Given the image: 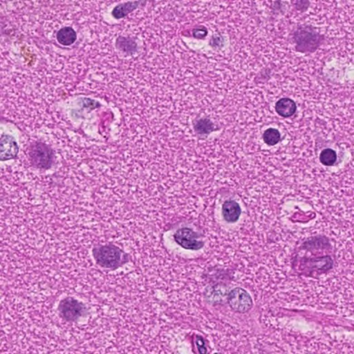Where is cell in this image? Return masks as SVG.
I'll return each instance as SVG.
<instances>
[{"mask_svg":"<svg viewBox=\"0 0 354 354\" xmlns=\"http://www.w3.org/2000/svg\"><path fill=\"white\" fill-rule=\"evenodd\" d=\"M92 254L98 265L105 269H116L128 261L127 254L114 245L95 247Z\"/></svg>","mask_w":354,"mask_h":354,"instance_id":"1","label":"cell"},{"mask_svg":"<svg viewBox=\"0 0 354 354\" xmlns=\"http://www.w3.org/2000/svg\"><path fill=\"white\" fill-rule=\"evenodd\" d=\"M30 164L38 169L49 170L54 162V154L51 147L45 143H33L28 150Z\"/></svg>","mask_w":354,"mask_h":354,"instance_id":"2","label":"cell"},{"mask_svg":"<svg viewBox=\"0 0 354 354\" xmlns=\"http://www.w3.org/2000/svg\"><path fill=\"white\" fill-rule=\"evenodd\" d=\"M227 302L234 313L241 314L248 313L253 307V301L249 294L240 287H237L230 292Z\"/></svg>","mask_w":354,"mask_h":354,"instance_id":"3","label":"cell"},{"mask_svg":"<svg viewBox=\"0 0 354 354\" xmlns=\"http://www.w3.org/2000/svg\"><path fill=\"white\" fill-rule=\"evenodd\" d=\"M85 305L73 298H66L61 300L58 305L60 317L65 321L74 322L85 314Z\"/></svg>","mask_w":354,"mask_h":354,"instance_id":"4","label":"cell"},{"mask_svg":"<svg viewBox=\"0 0 354 354\" xmlns=\"http://www.w3.org/2000/svg\"><path fill=\"white\" fill-rule=\"evenodd\" d=\"M175 242L187 250H198L204 246L200 235L189 228H181L174 235Z\"/></svg>","mask_w":354,"mask_h":354,"instance_id":"5","label":"cell"},{"mask_svg":"<svg viewBox=\"0 0 354 354\" xmlns=\"http://www.w3.org/2000/svg\"><path fill=\"white\" fill-rule=\"evenodd\" d=\"M295 38L298 44L297 48L300 51H313L318 46L319 36L308 28L298 29Z\"/></svg>","mask_w":354,"mask_h":354,"instance_id":"6","label":"cell"},{"mask_svg":"<svg viewBox=\"0 0 354 354\" xmlns=\"http://www.w3.org/2000/svg\"><path fill=\"white\" fill-rule=\"evenodd\" d=\"M18 153V144L14 138L8 135L2 136L0 138V162L15 159Z\"/></svg>","mask_w":354,"mask_h":354,"instance_id":"7","label":"cell"},{"mask_svg":"<svg viewBox=\"0 0 354 354\" xmlns=\"http://www.w3.org/2000/svg\"><path fill=\"white\" fill-rule=\"evenodd\" d=\"M242 210L240 205L235 201H227L222 206V215L229 223H235L240 218Z\"/></svg>","mask_w":354,"mask_h":354,"instance_id":"8","label":"cell"},{"mask_svg":"<svg viewBox=\"0 0 354 354\" xmlns=\"http://www.w3.org/2000/svg\"><path fill=\"white\" fill-rule=\"evenodd\" d=\"M297 110L296 103L290 99H280L275 105V110L279 116L282 117H290L296 113Z\"/></svg>","mask_w":354,"mask_h":354,"instance_id":"9","label":"cell"},{"mask_svg":"<svg viewBox=\"0 0 354 354\" xmlns=\"http://www.w3.org/2000/svg\"><path fill=\"white\" fill-rule=\"evenodd\" d=\"M56 37L57 41L61 45L70 46L75 43L77 34L74 28L67 26L58 30Z\"/></svg>","mask_w":354,"mask_h":354,"instance_id":"10","label":"cell"},{"mask_svg":"<svg viewBox=\"0 0 354 354\" xmlns=\"http://www.w3.org/2000/svg\"><path fill=\"white\" fill-rule=\"evenodd\" d=\"M140 4H141V2H129V3L121 4L114 8L112 11V15L116 19L124 18L130 12L135 10Z\"/></svg>","mask_w":354,"mask_h":354,"instance_id":"11","label":"cell"},{"mask_svg":"<svg viewBox=\"0 0 354 354\" xmlns=\"http://www.w3.org/2000/svg\"><path fill=\"white\" fill-rule=\"evenodd\" d=\"M116 45L120 50L127 53L135 52L137 44L135 40L130 38L120 37L116 41Z\"/></svg>","mask_w":354,"mask_h":354,"instance_id":"12","label":"cell"},{"mask_svg":"<svg viewBox=\"0 0 354 354\" xmlns=\"http://www.w3.org/2000/svg\"><path fill=\"white\" fill-rule=\"evenodd\" d=\"M195 130L200 135H208L213 131L214 125L210 120L207 118H202L197 120L195 124Z\"/></svg>","mask_w":354,"mask_h":354,"instance_id":"13","label":"cell"},{"mask_svg":"<svg viewBox=\"0 0 354 354\" xmlns=\"http://www.w3.org/2000/svg\"><path fill=\"white\" fill-rule=\"evenodd\" d=\"M336 152L332 149H325L319 155V160L324 166H332L336 162Z\"/></svg>","mask_w":354,"mask_h":354,"instance_id":"14","label":"cell"},{"mask_svg":"<svg viewBox=\"0 0 354 354\" xmlns=\"http://www.w3.org/2000/svg\"><path fill=\"white\" fill-rule=\"evenodd\" d=\"M281 136L278 130L269 128L264 133L263 139L265 142L269 145H275L279 142Z\"/></svg>","mask_w":354,"mask_h":354,"instance_id":"15","label":"cell"},{"mask_svg":"<svg viewBox=\"0 0 354 354\" xmlns=\"http://www.w3.org/2000/svg\"><path fill=\"white\" fill-rule=\"evenodd\" d=\"M196 344L198 351L200 354L207 353V349H206V344H205L204 338L201 336H197L196 339Z\"/></svg>","mask_w":354,"mask_h":354,"instance_id":"16","label":"cell"},{"mask_svg":"<svg viewBox=\"0 0 354 354\" xmlns=\"http://www.w3.org/2000/svg\"><path fill=\"white\" fill-rule=\"evenodd\" d=\"M207 30H206V28H196V29L193 30V36H194V37L200 38V39L206 37V36H207Z\"/></svg>","mask_w":354,"mask_h":354,"instance_id":"17","label":"cell"}]
</instances>
